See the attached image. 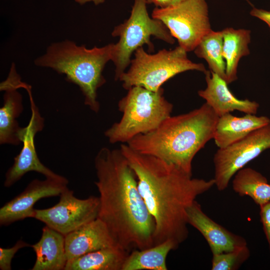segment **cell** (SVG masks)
Returning a JSON list of instances; mask_svg holds the SVG:
<instances>
[{
    "mask_svg": "<svg viewBox=\"0 0 270 270\" xmlns=\"http://www.w3.org/2000/svg\"><path fill=\"white\" fill-rule=\"evenodd\" d=\"M134 170L138 188L155 222L154 245L172 241L178 248L187 238V210L196 198L215 185L214 178H192L176 166L122 144Z\"/></svg>",
    "mask_w": 270,
    "mask_h": 270,
    "instance_id": "6da1fadb",
    "label": "cell"
},
{
    "mask_svg": "<svg viewBox=\"0 0 270 270\" xmlns=\"http://www.w3.org/2000/svg\"><path fill=\"white\" fill-rule=\"evenodd\" d=\"M94 163V184L100 194L97 218L106 224L117 246L129 252L154 246V218L120 149L101 148Z\"/></svg>",
    "mask_w": 270,
    "mask_h": 270,
    "instance_id": "7a4b0ae2",
    "label": "cell"
},
{
    "mask_svg": "<svg viewBox=\"0 0 270 270\" xmlns=\"http://www.w3.org/2000/svg\"><path fill=\"white\" fill-rule=\"evenodd\" d=\"M219 116L206 102L188 112L170 116L156 128L126 144L133 150L160 158L192 175L196 154L213 139Z\"/></svg>",
    "mask_w": 270,
    "mask_h": 270,
    "instance_id": "3957f363",
    "label": "cell"
},
{
    "mask_svg": "<svg viewBox=\"0 0 270 270\" xmlns=\"http://www.w3.org/2000/svg\"><path fill=\"white\" fill-rule=\"evenodd\" d=\"M113 44L88 48L74 42L65 40L54 42L46 52L34 60L38 66L51 68L66 76V80L78 86L84 97V104L94 112L100 104L97 100L98 89L106 82L102 72L112 60Z\"/></svg>",
    "mask_w": 270,
    "mask_h": 270,
    "instance_id": "277c9868",
    "label": "cell"
},
{
    "mask_svg": "<svg viewBox=\"0 0 270 270\" xmlns=\"http://www.w3.org/2000/svg\"><path fill=\"white\" fill-rule=\"evenodd\" d=\"M162 88L157 92L134 86L118 102L122 117L104 132L111 144H127L135 136L156 128L171 116L173 105L164 96Z\"/></svg>",
    "mask_w": 270,
    "mask_h": 270,
    "instance_id": "5b68a950",
    "label": "cell"
},
{
    "mask_svg": "<svg viewBox=\"0 0 270 270\" xmlns=\"http://www.w3.org/2000/svg\"><path fill=\"white\" fill-rule=\"evenodd\" d=\"M188 70L204 73L206 70L202 64L191 61L187 52L179 46L173 50H160L154 54L148 53L141 47L135 51L128 70L118 80L126 90L140 86L157 92L168 80Z\"/></svg>",
    "mask_w": 270,
    "mask_h": 270,
    "instance_id": "8992f818",
    "label": "cell"
},
{
    "mask_svg": "<svg viewBox=\"0 0 270 270\" xmlns=\"http://www.w3.org/2000/svg\"><path fill=\"white\" fill-rule=\"evenodd\" d=\"M146 4L144 0H134L129 18L116 26L112 32V36L119 38L118 41L113 44L111 60L115 66L116 80L130 66L131 56L137 49L146 44L148 52H154L151 36L170 44L175 42L166 26L149 16Z\"/></svg>",
    "mask_w": 270,
    "mask_h": 270,
    "instance_id": "52a82bcc",
    "label": "cell"
},
{
    "mask_svg": "<svg viewBox=\"0 0 270 270\" xmlns=\"http://www.w3.org/2000/svg\"><path fill=\"white\" fill-rule=\"evenodd\" d=\"M152 17L161 21L187 52L194 50L212 30L206 0H184L164 8L156 7Z\"/></svg>",
    "mask_w": 270,
    "mask_h": 270,
    "instance_id": "ba28073f",
    "label": "cell"
},
{
    "mask_svg": "<svg viewBox=\"0 0 270 270\" xmlns=\"http://www.w3.org/2000/svg\"><path fill=\"white\" fill-rule=\"evenodd\" d=\"M270 148V122L258 128L242 140L215 153L213 162L215 186L226 190L236 172L264 151Z\"/></svg>",
    "mask_w": 270,
    "mask_h": 270,
    "instance_id": "9c48e42d",
    "label": "cell"
},
{
    "mask_svg": "<svg viewBox=\"0 0 270 270\" xmlns=\"http://www.w3.org/2000/svg\"><path fill=\"white\" fill-rule=\"evenodd\" d=\"M60 196L59 202L53 206L35 209L33 218L66 236L98 218V197L92 196L85 199L78 198L68 187Z\"/></svg>",
    "mask_w": 270,
    "mask_h": 270,
    "instance_id": "30bf717a",
    "label": "cell"
},
{
    "mask_svg": "<svg viewBox=\"0 0 270 270\" xmlns=\"http://www.w3.org/2000/svg\"><path fill=\"white\" fill-rule=\"evenodd\" d=\"M22 88L28 92L32 115L28 125L20 130L19 138L22 142V148L14 158L13 164L6 174L4 186L6 188L12 186L30 172L40 173L48 178L66 180L65 177L56 174L45 166L38 157L34 145V137L37 133L42 130L44 119L33 100L30 86L24 83Z\"/></svg>",
    "mask_w": 270,
    "mask_h": 270,
    "instance_id": "8fae6325",
    "label": "cell"
},
{
    "mask_svg": "<svg viewBox=\"0 0 270 270\" xmlns=\"http://www.w3.org/2000/svg\"><path fill=\"white\" fill-rule=\"evenodd\" d=\"M68 180L46 178L32 180L21 193L0 208V224L6 226L28 218H34L36 203L44 198L60 196Z\"/></svg>",
    "mask_w": 270,
    "mask_h": 270,
    "instance_id": "7c38bea8",
    "label": "cell"
},
{
    "mask_svg": "<svg viewBox=\"0 0 270 270\" xmlns=\"http://www.w3.org/2000/svg\"><path fill=\"white\" fill-rule=\"evenodd\" d=\"M187 220L188 224L196 228L204 238L212 255L248 245L244 237L230 232L208 216L196 200L188 209Z\"/></svg>",
    "mask_w": 270,
    "mask_h": 270,
    "instance_id": "4fadbf2b",
    "label": "cell"
},
{
    "mask_svg": "<svg viewBox=\"0 0 270 270\" xmlns=\"http://www.w3.org/2000/svg\"><path fill=\"white\" fill-rule=\"evenodd\" d=\"M206 76V87L198 91V96L206 100L220 117L234 110L246 114H256L259 104L248 99L236 98L229 90L226 82L216 74L207 70Z\"/></svg>",
    "mask_w": 270,
    "mask_h": 270,
    "instance_id": "5bb4252c",
    "label": "cell"
},
{
    "mask_svg": "<svg viewBox=\"0 0 270 270\" xmlns=\"http://www.w3.org/2000/svg\"><path fill=\"white\" fill-rule=\"evenodd\" d=\"M114 246H118L106 224L98 218L65 236L68 260L98 250Z\"/></svg>",
    "mask_w": 270,
    "mask_h": 270,
    "instance_id": "9a60e30c",
    "label": "cell"
},
{
    "mask_svg": "<svg viewBox=\"0 0 270 270\" xmlns=\"http://www.w3.org/2000/svg\"><path fill=\"white\" fill-rule=\"evenodd\" d=\"M0 89L5 92L0 109V144L18 145L22 127L16 119L23 110L22 97L14 82L8 78L0 83Z\"/></svg>",
    "mask_w": 270,
    "mask_h": 270,
    "instance_id": "2e32d148",
    "label": "cell"
},
{
    "mask_svg": "<svg viewBox=\"0 0 270 270\" xmlns=\"http://www.w3.org/2000/svg\"><path fill=\"white\" fill-rule=\"evenodd\" d=\"M270 122L266 116L248 114L238 117L228 113L218 118L213 139L219 148H224Z\"/></svg>",
    "mask_w": 270,
    "mask_h": 270,
    "instance_id": "e0dca14e",
    "label": "cell"
},
{
    "mask_svg": "<svg viewBox=\"0 0 270 270\" xmlns=\"http://www.w3.org/2000/svg\"><path fill=\"white\" fill-rule=\"evenodd\" d=\"M30 247L36 254L32 270H64L68 262L65 236L46 225L40 240Z\"/></svg>",
    "mask_w": 270,
    "mask_h": 270,
    "instance_id": "ac0fdd59",
    "label": "cell"
},
{
    "mask_svg": "<svg viewBox=\"0 0 270 270\" xmlns=\"http://www.w3.org/2000/svg\"><path fill=\"white\" fill-rule=\"evenodd\" d=\"M129 253L118 246L102 248L68 260L64 270H122Z\"/></svg>",
    "mask_w": 270,
    "mask_h": 270,
    "instance_id": "d6986e66",
    "label": "cell"
},
{
    "mask_svg": "<svg viewBox=\"0 0 270 270\" xmlns=\"http://www.w3.org/2000/svg\"><path fill=\"white\" fill-rule=\"evenodd\" d=\"M223 32L222 54L226 62V81L229 84L238 78L237 68L240 58L250 54V31L226 28Z\"/></svg>",
    "mask_w": 270,
    "mask_h": 270,
    "instance_id": "ffe728a7",
    "label": "cell"
},
{
    "mask_svg": "<svg viewBox=\"0 0 270 270\" xmlns=\"http://www.w3.org/2000/svg\"><path fill=\"white\" fill-rule=\"evenodd\" d=\"M175 244L168 240L143 250H134L127 256L122 270H167L166 257Z\"/></svg>",
    "mask_w": 270,
    "mask_h": 270,
    "instance_id": "44dd1931",
    "label": "cell"
},
{
    "mask_svg": "<svg viewBox=\"0 0 270 270\" xmlns=\"http://www.w3.org/2000/svg\"><path fill=\"white\" fill-rule=\"evenodd\" d=\"M232 188L241 196H248L259 206L270 202V184L260 172L243 168L234 175Z\"/></svg>",
    "mask_w": 270,
    "mask_h": 270,
    "instance_id": "7402d4cb",
    "label": "cell"
},
{
    "mask_svg": "<svg viewBox=\"0 0 270 270\" xmlns=\"http://www.w3.org/2000/svg\"><path fill=\"white\" fill-rule=\"evenodd\" d=\"M222 31L212 30L205 34L194 50L196 55L204 58L210 71L226 80V62L222 54Z\"/></svg>",
    "mask_w": 270,
    "mask_h": 270,
    "instance_id": "603a6c76",
    "label": "cell"
},
{
    "mask_svg": "<svg viewBox=\"0 0 270 270\" xmlns=\"http://www.w3.org/2000/svg\"><path fill=\"white\" fill-rule=\"evenodd\" d=\"M250 251L248 245L234 250L212 255V270H236L248 258Z\"/></svg>",
    "mask_w": 270,
    "mask_h": 270,
    "instance_id": "cb8c5ba5",
    "label": "cell"
},
{
    "mask_svg": "<svg viewBox=\"0 0 270 270\" xmlns=\"http://www.w3.org/2000/svg\"><path fill=\"white\" fill-rule=\"evenodd\" d=\"M31 245L24 241L19 240L15 244L10 248H0V270H10L12 259L18 250Z\"/></svg>",
    "mask_w": 270,
    "mask_h": 270,
    "instance_id": "d4e9b609",
    "label": "cell"
},
{
    "mask_svg": "<svg viewBox=\"0 0 270 270\" xmlns=\"http://www.w3.org/2000/svg\"><path fill=\"white\" fill-rule=\"evenodd\" d=\"M260 218L270 252V202L260 206Z\"/></svg>",
    "mask_w": 270,
    "mask_h": 270,
    "instance_id": "484cf974",
    "label": "cell"
},
{
    "mask_svg": "<svg viewBox=\"0 0 270 270\" xmlns=\"http://www.w3.org/2000/svg\"><path fill=\"white\" fill-rule=\"evenodd\" d=\"M251 16L257 18L266 23L270 29V10L253 8L250 12Z\"/></svg>",
    "mask_w": 270,
    "mask_h": 270,
    "instance_id": "4316f807",
    "label": "cell"
},
{
    "mask_svg": "<svg viewBox=\"0 0 270 270\" xmlns=\"http://www.w3.org/2000/svg\"><path fill=\"white\" fill-rule=\"evenodd\" d=\"M147 4H154L156 8H164L176 4L184 0H144Z\"/></svg>",
    "mask_w": 270,
    "mask_h": 270,
    "instance_id": "83f0119b",
    "label": "cell"
},
{
    "mask_svg": "<svg viewBox=\"0 0 270 270\" xmlns=\"http://www.w3.org/2000/svg\"><path fill=\"white\" fill-rule=\"evenodd\" d=\"M76 2L79 3L80 4H83L88 2H92L96 5H98L100 4H102L104 2L105 0H74Z\"/></svg>",
    "mask_w": 270,
    "mask_h": 270,
    "instance_id": "f1b7e54d",
    "label": "cell"
}]
</instances>
